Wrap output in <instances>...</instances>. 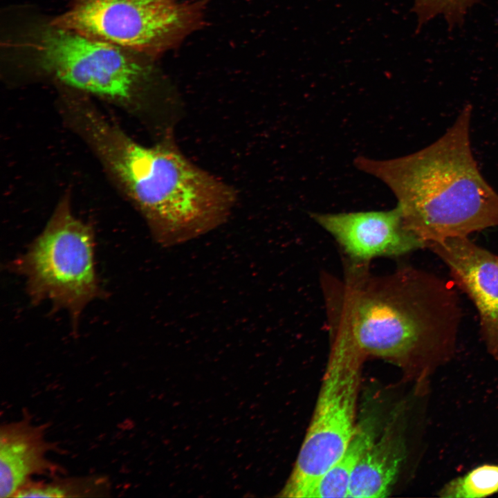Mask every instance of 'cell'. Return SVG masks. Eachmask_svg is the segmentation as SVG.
Instances as JSON below:
<instances>
[{
    "instance_id": "cell-1",
    "label": "cell",
    "mask_w": 498,
    "mask_h": 498,
    "mask_svg": "<svg viewBox=\"0 0 498 498\" xmlns=\"http://www.w3.org/2000/svg\"><path fill=\"white\" fill-rule=\"evenodd\" d=\"M345 262L322 277L330 331L346 333L365 356L438 366L454 353L461 319L457 293L429 272L403 266L383 275Z\"/></svg>"
},
{
    "instance_id": "cell-2",
    "label": "cell",
    "mask_w": 498,
    "mask_h": 498,
    "mask_svg": "<svg viewBox=\"0 0 498 498\" xmlns=\"http://www.w3.org/2000/svg\"><path fill=\"white\" fill-rule=\"evenodd\" d=\"M75 132L160 246L199 237L230 216L235 190L195 165L172 141L141 144L98 108L82 114Z\"/></svg>"
},
{
    "instance_id": "cell-3",
    "label": "cell",
    "mask_w": 498,
    "mask_h": 498,
    "mask_svg": "<svg viewBox=\"0 0 498 498\" xmlns=\"http://www.w3.org/2000/svg\"><path fill=\"white\" fill-rule=\"evenodd\" d=\"M471 113L470 105L464 107L441 137L413 154L354 160L358 169L391 190L405 227L425 248L498 226V193L481 174L471 149Z\"/></svg>"
},
{
    "instance_id": "cell-4",
    "label": "cell",
    "mask_w": 498,
    "mask_h": 498,
    "mask_svg": "<svg viewBox=\"0 0 498 498\" xmlns=\"http://www.w3.org/2000/svg\"><path fill=\"white\" fill-rule=\"evenodd\" d=\"M38 33L35 52L48 75L128 113L145 111L159 77L152 58L52 23Z\"/></svg>"
},
{
    "instance_id": "cell-5",
    "label": "cell",
    "mask_w": 498,
    "mask_h": 498,
    "mask_svg": "<svg viewBox=\"0 0 498 498\" xmlns=\"http://www.w3.org/2000/svg\"><path fill=\"white\" fill-rule=\"evenodd\" d=\"M93 228L73 213L70 194L57 204L42 232L9 265L22 276L33 304L49 301L66 310L73 331L84 308L104 297L95 264Z\"/></svg>"
},
{
    "instance_id": "cell-6",
    "label": "cell",
    "mask_w": 498,
    "mask_h": 498,
    "mask_svg": "<svg viewBox=\"0 0 498 498\" xmlns=\"http://www.w3.org/2000/svg\"><path fill=\"white\" fill-rule=\"evenodd\" d=\"M331 334L329 356L313 416L292 472L277 497L306 498L343 456L357 430L356 403L365 357L347 334Z\"/></svg>"
},
{
    "instance_id": "cell-7",
    "label": "cell",
    "mask_w": 498,
    "mask_h": 498,
    "mask_svg": "<svg viewBox=\"0 0 498 498\" xmlns=\"http://www.w3.org/2000/svg\"><path fill=\"white\" fill-rule=\"evenodd\" d=\"M194 0H75L52 24L152 59L173 50L205 22Z\"/></svg>"
},
{
    "instance_id": "cell-8",
    "label": "cell",
    "mask_w": 498,
    "mask_h": 498,
    "mask_svg": "<svg viewBox=\"0 0 498 498\" xmlns=\"http://www.w3.org/2000/svg\"><path fill=\"white\" fill-rule=\"evenodd\" d=\"M343 251L346 262L367 265L374 258L400 257L425 244L405 225L400 208L341 213L311 212Z\"/></svg>"
},
{
    "instance_id": "cell-9",
    "label": "cell",
    "mask_w": 498,
    "mask_h": 498,
    "mask_svg": "<svg viewBox=\"0 0 498 498\" xmlns=\"http://www.w3.org/2000/svg\"><path fill=\"white\" fill-rule=\"evenodd\" d=\"M448 268L454 284L476 306L488 353L498 360V256L468 237L427 244Z\"/></svg>"
},
{
    "instance_id": "cell-10",
    "label": "cell",
    "mask_w": 498,
    "mask_h": 498,
    "mask_svg": "<svg viewBox=\"0 0 498 498\" xmlns=\"http://www.w3.org/2000/svg\"><path fill=\"white\" fill-rule=\"evenodd\" d=\"M55 448L46 437L44 425L28 418L2 425L0 428V496L15 497L37 475L57 476L64 470L52 462L48 453Z\"/></svg>"
},
{
    "instance_id": "cell-11",
    "label": "cell",
    "mask_w": 498,
    "mask_h": 498,
    "mask_svg": "<svg viewBox=\"0 0 498 498\" xmlns=\"http://www.w3.org/2000/svg\"><path fill=\"white\" fill-rule=\"evenodd\" d=\"M405 450L404 438L392 421L358 461L351 478L348 497H387L403 465Z\"/></svg>"
},
{
    "instance_id": "cell-12",
    "label": "cell",
    "mask_w": 498,
    "mask_h": 498,
    "mask_svg": "<svg viewBox=\"0 0 498 498\" xmlns=\"http://www.w3.org/2000/svg\"><path fill=\"white\" fill-rule=\"evenodd\" d=\"M375 440L372 426L358 425L343 456L313 485L306 498L348 497L353 470L365 450Z\"/></svg>"
},
{
    "instance_id": "cell-13",
    "label": "cell",
    "mask_w": 498,
    "mask_h": 498,
    "mask_svg": "<svg viewBox=\"0 0 498 498\" xmlns=\"http://www.w3.org/2000/svg\"><path fill=\"white\" fill-rule=\"evenodd\" d=\"M109 492L105 477H53L49 481H31L15 497H86L106 496Z\"/></svg>"
},
{
    "instance_id": "cell-14",
    "label": "cell",
    "mask_w": 498,
    "mask_h": 498,
    "mask_svg": "<svg viewBox=\"0 0 498 498\" xmlns=\"http://www.w3.org/2000/svg\"><path fill=\"white\" fill-rule=\"evenodd\" d=\"M498 493V464H483L446 483L444 498H481Z\"/></svg>"
},
{
    "instance_id": "cell-15",
    "label": "cell",
    "mask_w": 498,
    "mask_h": 498,
    "mask_svg": "<svg viewBox=\"0 0 498 498\" xmlns=\"http://www.w3.org/2000/svg\"><path fill=\"white\" fill-rule=\"evenodd\" d=\"M478 0H413L412 11L417 17L416 33L437 16H443L450 28L463 24L469 10Z\"/></svg>"
},
{
    "instance_id": "cell-16",
    "label": "cell",
    "mask_w": 498,
    "mask_h": 498,
    "mask_svg": "<svg viewBox=\"0 0 498 498\" xmlns=\"http://www.w3.org/2000/svg\"><path fill=\"white\" fill-rule=\"evenodd\" d=\"M194 1H203V2L206 3L208 0H194Z\"/></svg>"
}]
</instances>
